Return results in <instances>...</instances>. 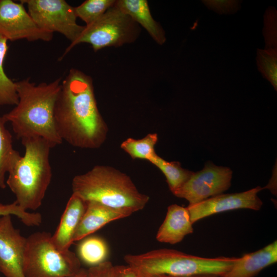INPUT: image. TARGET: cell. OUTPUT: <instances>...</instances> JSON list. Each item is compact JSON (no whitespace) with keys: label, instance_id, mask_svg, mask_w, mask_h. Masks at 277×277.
Listing matches in <instances>:
<instances>
[{"label":"cell","instance_id":"cell-1","mask_svg":"<svg viewBox=\"0 0 277 277\" xmlns=\"http://www.w3.org/2000/svg\"><path fill=\"white\" fill-rule=\"evenodd\" d=\"M54 123L62 141L83 149H96L108 131L95 99L91 77L71 69L62 81L54 108Z\"/></svg>","mask_w":277,"mask_h":277},{"label":"cell","instance_id":"cell-2","mask_svg":"<svg viewBox=\"0 0 277 277\" xmlns=\"http://www.w3.org/2000/svg\"><path fill=\"white\" fill-rule=\"evenodd\" d=\"M61 78L35 84L29 78L16 82L17 104L2 117L10 122L18 139L42 138L52 147L63 141L54 123V108L61 88Z\"/></svg>","mask_w":277,"mask_h":277},{"label":"cell","instance_id":"cell-3","mask_svg":"<svg viewBox=\"0 0 277 277\" xmlns=\"http://www.w3.org/2000/svg\"><path fill=\"white\" fill-rule=\"evenodd\" d=\"M25 154L8 171L6 184L24 210H35L42 205L52 173L49 161L51 145L42 138L21 140Z\"/></svg>","mask_w":277,"mask_h":277},{"label":"cell","instance_id":"cell-4","mask_svg":"<svg viewBox=\"0 0 277 277\" xmlns=\"http://www.w3.org/2000/svg\"><path fill=\"white\" fill-rule=\"evenodd\" d=\"M72 193L86 201L118 208L142 210L149 200L126 174L109 166L96 165L72 181Z\"/></svg>","mask_w":277,"mask_h":277},{"label":"cell","instance_id":"cell-5","mask_svg":"<svg viewBox=\"0 0 277 277\" xmlns=\"http://www.w3.org/2000/svg\"><path fill=\"white\" fill-rule=\"evenodd\" d=\"M238 258H203L171 249H159L138 254H126L127 265L142 275L167 274L174 277L197 274L219 275L227 271Z\"/></svg>","mask_w":277,"mask_h":277},{"label":"cell","instance_id":"cell-6","mask_svg":"<svg viewBox=\"0 0 277 277\" xmlns=\"http://www.w3.org/2000/svg\"><path fill=\"white\" fill-rule=\"evenodd\" d=\"M51 234L36 232L26 238L23 258L25 277H67L81 269L77 255L69 250H58Z\"/></svg>","mask_w":277,"mask_h":277},{"label":"cell","instance_id":"cell-7","mask_svg":"<svg viewBox=\"0 0 277 277\" xmlns=\"http://www.w3.org/2000/svg\"><path fill=\"white\" fill-rule=\"evenodd\" d=\"M134 22L114 5L101 17L85 28L73 43L67 47L61 59L74 46L81 43L91 45L95 52L108 47H119L135 38Z\"/></svg>","mask_w":277,"mask_h":277},{"label":"cell","instance_id":"cell-8","mask_svg":"<svg viewBox=\"0 0 277 277\" xmlns=\"http://www.w3.org/2000/svg\"><path fill=\"white\" fill-rule=\"evenodd\" d=\"M28 12L42 30L53 33H60L71 43L75 41L85 26L76 22L74 7L64 0H23Z\"/></svg>","mask_w":277,"mask_h":277},{"label":"cell","instance_id":"cell-9","mask_svg":"<svg viewBox=\"0 0 277 277\" xmlns=\"http://www.w3.org/2000/svg\"><path fill=\"white\" fill-rule=\"evenodd\" d=\"M232 171L226 167L209 162L204 168L193 172L187 181L173 194L193 205L223 193L231 186Z\"/></svg>","mask_w":277,"mask_h":277},{"label":"cell","instance_id":"cell-10","mask_svg":"<svg viewBox=\"0 0 277 277\" xmlns=\"http://www.w3.org/2000/svg\"><path fill=\"white\" fill-rule=\"evenodd\" d=\"M53 33L41 29L27 12L23 4L0 0V35L11 41H50Z\"/></svg>","mask_w":277,"mask_h":277},{"label":"cell","instance_id":"cell-11","mask_svg":"<svg viewBox=\"0 0 277 277\" xmlns=\"http://www.w3.org/2000/svg\"><path fill=\"white\" fill-rule=\"evenodd\" d=\"M263 189L258 186L244 192L222 193L198 203L189 205L187 208L191 221L193 224L211 215L236 209L259 210L263 202L258 193Z\"/></svg>","mask_w":277,"mask_h":277},{"label":"cell","instance_id":"cell-12","mask_svg":"<svg viewBox=\"0 0 277 277\" xmlns=\"http://www.w3.org/2000/svg\"><path fill=\"white\" fill-rule=\"evenodd\" d=\"M26 238L13 225L11 215L0 216V272L6 277H25L23 258Z\"/></svg>","mask_w":277,"mask_h":277},{"label":"cell","instance_id":"cell-13","mask_svg":"<svg viewBox=\"0 0 277 277\" xmlns=\"http://www.w3.org/2000/svg\"><path fill=\"white\" fill-rule=\"evenodd\" d=\"M135 212L129 208L108 206L95 201H87V206L75 232L73 242L95 232L108 223L127 217Z\"/></svg>","mask_w":277,"mask_h":277},{"label":"cell","instance_id":"cell-14","mask_svg":"<svg viewBox=\"0 0 277 277\" xmlns=\"http://www.w3.org/2000/svg\"><path fill=\"white\" fill-rule=\"evenodd\" d=\"M87 206V201L72 193L61 216L58 226L51 240L61 251L69 250L73 243L75 232L81 222Z\"/></svg>","mask_w":277,"mask_h":277},{"label":"cell","instance_id":"cell-15","mask_svg":"<svg viewBox=\"0 0 277 277\" xmlns=\"http://www.w3.org/2000/svg\"><path fill=\"white\" fill-rule=\"evenodd\" d=\"M277 262V242L238 258L231 268L219 277H254Z\"/></svg>","mask_w":277,"mask_h":277},{"label":"cell","instance_id":"cell-16","mask_svg":"<svg viewBox=\"0 0 277 277\" xmlns=\"http://www.w3.org/2000/svg\"><path fill=\"white\" fill-rule=\"evenodd\" d=\"M193 232L189 212L187 207L177 204L168 206L165 218L156 235L161 243L175 244Z\"/></svg>","mask_w":277,"mask_h":277},{"label":"cell","instance_id":"cell-17","mask_svg":"<svg viewBox=\"0 0 277 277\" xmlns=\"http://www.w3.org/2000/svg\"><path fill=\"white\" fill-rule=\"evenodd\" d=\"M115 6L144 27L157 44L165 42V31L152 17L147 1L119 0L115 1Z\"/></svg>","mask_w":277,"mask_h":277},{"label":"cell","instance_id":"cell-18","mask_svg":"<svg viewBox=\"0 0 277 277\" xmlns=\"http://www.w3.org/2000/svg\"><path fill=\"white\" fill-rule=\"evenodd\" d=\"M80 241L76 255L81 262L90 267L107 261L109 249L104 239L98 236L89 235Z\"/></svg>","mask_w":277,"mask_h":277},{"label":"cell","instance_id":"cell-19","mask_svg":"<svg viewBox=\"0 0 277 277\" xmlns=\"http://www.w3.org/2000/svg\"><path fill=\"white\" fill-rule=\"evenodd\" d=\"M6 122L0 117V188L6 187L5 175L14 163L21 157L13 147L12 137L5 127Z\"/></svg>","mask_w":277,"mask_h":277},{"label":"cell","instance_id":"cell-20","mask_svg":"<svg viewBox=\"0 0 277 277\" xmlns=\"http://www.w3.org/2000/svg\"><path fill=\"white\" fill-rule=\"evenodd\" d=\"M164 174L171 192L173 193L190 177L193 172L183 168L178 162H168L156 154L149 161Z\"/></svg>","mask_w":277,"mask_h":277},{"label":"cell","instance_id":"cell-21","mask_svg":"<svg viewBox=\"0 0 277 277\" xmlns=\"http://www.w3.org/2000/svg\"><path fill=\"white\" fill-rule=\"evenodd\" d=\"M157 140L156 133H149L141 139L128 138L121 143V148L132 159L149 161L156 154L154 147Z\"/></svg>","mask_w":277,"mask_h":277},{"label":"cell","instance_id":"cell-22","mask_svg":"<svg viewBox=\"0 0 277 277\" xmlns=\"http://www.w3.org/2000/svg\"><path fill=\"white\" fill-rule=\"evenodd\" d=\"M7 42V39L0 35V106H15L18 101L16 82L7 76L3 68L8 50Z\"/></svg>","mask_w":277,"mask_h":277},{"label":"cell","instance_id":"cell-23","mask_svg":"<svg viewBox=\"0 0 277 277\" xmlns=\"http://www.w3.org/2000/svg\"><path fill=\"white\" fill-rule=\"evenodd\" d=\"M116 1L113 0H87L80 5L74 7L77 17H80L90 25L101 17Z\"/></svg>","mask_w":277,"mask_h":277},{"label":"cell","instance_id":"cell-24","mask_svg":"<svg viewBox=\"0 0 277 277\" xmlns=\"http://www.w3.org/2000/svg\"><path fill=\"white\" fill-rule=\"evenodd\" d=\"M256 65L263 77L277 90V49H257Z\"/></svg>","mask_w":277,"mask_h":277},{"label":"cell","instance_id":"cell-25","mask_svg":"<svg viewBox=\"0 0 277 277\" xmlns=\"http://www.w3.org/2000/svg\"><path fill=\"white\" fill-rule=\"evenodd\" d=\"M262 32L265 49H277V11L273 6L269 7L265 12Z\"/></svg>","mask_w":277,"mask_h":277},{"label":"cell","instance_id":"cell-26","mask_svg":"<svg viewBox=\"0 0 277 277\" xmlns=\"http://www.w3.org/2000/svg\"><path fill=\"white\" fill-rule=\"evenodd\" d=\"M8 214L16 215L28 226H38L42 222L40 213L27 212L22 208L16 201L10 204L0 203V216Z\"/></svg>","mask_w":277,"mask_h":277},{"label":"cell","instance_id":"cell-27","mask_svg":"<svg viewBox=\"0 0 277 277\" xmlns=\"http://www.w3.org/2000/svg\"><path fill=\"white\" fill-rule=\"evenodd\" d=\"M202 3L210 10L219 14H232L241 8L242 1L202 0Z\"/></svg>","mask_w":277,"mask_h":277},{"label":"cell","instance_id":"cell-28","mask_svg":"<svg viewBox=\"0 0 277 277\" xmlns=\"http://www.w3.org/2000/svg\"><path fill=\"white\" fill-rule=\"evenodd\" d=\"M88 277H118V265H113L106 261L98 265L89 267Z\"/></svg>","mask_w":277,"mask_h":277},{"label":"cell","instance_id":"cell-29","mask_svg":"<svg viewBox=\"0 0 277 277\" xmlns=\"http://www.w3.org/2000/svg\"><path fill=\"white\" fill-rule=\"evenodd\" d=\"M118 277H143L142 275L128 265H118Z\"/></svg>","mask_w":277,"mask_h":277},{"label":"cell","instance_id":"cell-30","mask_svg":"<svg viewBox=\"0 0 277 277\" xmlns=\"http://www.w3.org/2000/svg\"><path fill=\"white\" fill-rule=\"evenodd\" d=\"M67 277H88V271L87 269L81 268L77 273Z\"/></svg>","mask_w":277,"mask_h":277},{"label":"cell","instance_id":"cell-31","mask_svg":"<svg viewBox=\"0 0 277 277\" xmlns=\"http://www.w3.org/2000/svg\"><path fill=\"white\" fill-rule=\"evenodd\" d=\"M219 276L218 274L213 273H202L181 277H219Z\"/></svg>","mask_w":277,"mask_h":277},{"label":"cell","instance_id":"cell-32","mask_svg":"<svg viewBox=\"0 0 277 277\" xmlns=\"http://www.w3.org/2000/svg\"><path fill=\"white\" fill-rule=\"evenodd\" d=\"M143 277H174L172 276H170L167 274H151V275H142Z\"/></svg>","mask_w":277,"mask_h":277}]
</instances>
